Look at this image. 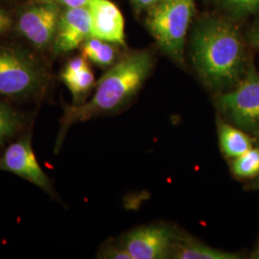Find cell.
I'll return each instance as SVG.
<instances>
[{
  "label": "cell",
  "instance_id": "1",
  "mask_svg": "<svg viewBox=\"0 0 259 259\" xmlns=\"http://www.w3.org/2000/svg\"><path fill=\"white\" fill-rule=\"evenodd\" d=\"M152 67L153 59L147 51L131 53L112 65L98 81L91 101L65 108L56 149H60L66 131L74 123L115 111L129 101L145 82Z\"/></svg>",
  "mask_w": 259,
  "mask_h": 259
},
{
  "label": "cell",
  "instance_id": "2",
  "mask_svg": "<svg viewBox=\"0 0 259 259\" xmlns=\"http://www.w3.org/2000/svg\"><path fill=\"white\" fill-rule=\"evenodd\" d=\"M191 58L204 83L225 89L237 83L245 63L244 45L238 30L228 21L209 19L195 30Z\"/></svg>",
  "mask_w": 259,
  "mask_h": 259
},
{
  "label": "cell",
  "instance_id": "3",
  "mask_svg": "<svg viewBox=\"0 0 259 259\" xmlns=\"http://www.w3.org/2000/svg\"><path fill=\"white\" fill-rule=\"evenodd\" d=\"M195 0H161L148 9L146 24L160 49L177 63L184 61L185 37Z\"/></svg>",
  "mask_w": 259,
  "mask_h": 259
},
{
  "label": "cell",
  "instance_id": "4",
  "mask_svg": "<svg viewBox=\"0 0 259 259\" xmlns=\"http://www.w3.org/2000/svg\"><path fill=\"white\" fill-rule=\"evenodd\" d=\"M42 75L37 63L15 49H0V95L22 97L34 93Z\"/></svg>",
  "mask_w": 259,
  "mask_h": 259
},
{
  "label": "cell",
  "instance_id": "5",
  "mask_svg": "<svg viewBox=\"0 0 259 259\" xmlns=\"http://www.w3.org/2000/svg\"><path fill=\"white\" fill-rule=\"evenodd\" d=\"M218 105L241 129L259 131V75L250 69L233 91L219 97Z\"/></svg>",
  "mask_w": 259,
  "mask_h": 259
},
{
  "label": "cell",
  "instance_id": "6",
  "mask_svg": "<svg viewBox=\"0 0 259 259\" xmlns=\"http://www.w3.org/2000/svg\"><path fill=\"white\" fill-rule=\"evenodd\" d=\"M61 14L57 4L35 2L19 15V32L37 48H47L54 42Z\"/></svg>",
  "mask_w": 259,
  "mask_h": 259
},
{
  "label": "cell",
  "instance_id": "7",
  "mask_svg": "<svg viewBox=\"0 0 259 259\" xmlns=\"http://www.w3.org/2000/svg\"><path fill=\"white\" fill-rule=\"evenodd\" d=\"M175 236L165 226H148L129 232L122 241L133 259H162L172 254Z\"/></svg>",
  "mask_w": 259,
  "mask_h": 259
},
{
  "label": "cell",
  "instance_id": "8",
  "mask_svg": "<svg viewBox=\"0 0 259 259\" xmlns=\"http://www.w3.org/2000/svg\"><path fill=\"white\" fill-rule=\"evenodd\" d=\"M0 170L8 171L51 192L49 178L39 166L29 138L11 144L0 156Z\"/></svg>",
  "mask_w": 259,
  "mask_h": 259
},
{
  "label": "cell",
  "instance_id": "9",
  "mask_svg": "<svg viewBox=\"0 0 259 259\" xmlns=\"http://www.w3.org/2000/svg\"><path fill=\"white\" fill-rule=\"evenodd\" d=\"M90 37H92V21L89 8H65L61 14L56 32V52H70L81 47Z\"/></svg>",
  "mask_w": 259,
  "mask_h": 259
},
{
  "label": "cell",
  "instance_id": "10",
  "mask_svg": "<svg viewBox=\"0 0 259 259\" xmlns=\"http://www.w3.org/2000/svg\"><path fill=\"white\" fill-rule=\"evenodd\" d=\"M91 14L92 37L113 45H125V21L119 8L111 0H93Z\"/></svg>",
  "mask_w": 259,
  "mask_h": 259
},
{
  "label": "cell",
  "instance_id": "11",
  "mask_svg": "<svg viewBox=\"0 0 259 259\" xmlns=\"http://www.w3.org/2000/svg\"><path fill=\"white\" fill-rule=\"evenodd\" d=\"M218 134L220 146L226 157L235 158L252 148L251 139L247 134L221 119L218 120Z\"/></svg>",
  "mask_w": 259,
  "mask_h": 259
},
{
  "label": "cell",
  "instance_id": "12",
  "mask_svg": "<svg viewBox=\"0 0 259 259\" xmlns=\"http://www.w3.org/2000/svg\"><path fill=\"white\" fill-rule=\"evenodd\" d=\"M172 257L178 259H237L239 255L208 247L199 242L181 241L174 245Z\"/></svg>",
  "mask_w": 259,
  "mask_h": 259
},
{
  "label": "cell",
  "instance_id": "13",
  "mask_svg": "<svg viewBox=\"0 0 259 259\" xmlns=\"http://www.w3.org/2000/svg\"><path fill=\"white\" fill-rule=\"evenodd\" d=\"M82 53L87 59L99 66H109L115 60V49L111 42L90 37L82 45Z\"/></svg>",
  "mask_w": 259,
  "mask_h": 259
},
{
  "label": "cell",
  "instance_id": "14",
  "mask_svg": "<svg viewBox=\"0 0 259 259\" xmlns=\"http://www.w3.org/2000/svg\"><path fill=\"white\" fill-rule=\"evenodd\" d=\"M232 172L238 178L250 179L259 175V147L251 148L245 154L235 157L232 162Z\"/></svg>",
  "mask_w": 259,
  "mask_h": 259
},
{
  "label": "cell",
  "instance_id": "15",
  "mask_svg": "<svg viewBox=\"0 0 259 259\" xmlns=\"http://www.w3.org/2000/svg\"><path fill=\"white\" fill-rule=\"evenodd\" d=\"M71 92L75 100H78L83 94L88 93L94 84V74L90 66L85 67L77 74L62 79Z\"/></svg>",
  "mask_w": 259,
  "mask_h": 259
},
{
  "label": "cell",
  "instance_id": "16",
  "mask_svg": "<svg viewBox=\"0 0 259 259\" xmlns=\"http://www.w3.org/2000/svg\"><path fill=\"white\" fill-rule=\"evenodd\" d=\"M19 126L20 118L18 113L7 105L0 103V146L18 131Z\"/></svg>",
  "mask_w": 259,
  "mask_h": 259
},
{
  "label": "cell",
  "instance_id": "17",
  "mask_svg": "<svg viewBox=\"0 0 259 259\" xmlns=\"http://www.w3.org/2000/svg\"><path fill=\"white\" fill-rule=\"evenodd\" d=\"M88 62L87 59L83 56L80 57H75L73 59H71L64 68L61 78H65V77H69L72 75L77 74L79 72H81L85 67H88Z\"/></svg>",
  "mask_w": 259,
  "mask_h": 259
},
{
  "label": "cell",
  "instance_id": "18",
  "mask_svg": "<svg viewBox=\"0 0 259 259\" xmlns=\"http://www.w3.org/2000/svg\"><path fill=\"white\" fill-rule=\"evenodd\" d=\"M225 2L230 8L239 13H248L259 7L256 0H225Z\"/></svg>",
  "mask_w": 259,
  "mask_h": 259
},
{
  "label": "cell",
  "instance_id": "19",
  "mask_svg": "<svg viewBox=\"0 0 259 259\" xmlns=\"http://www.w3.org/2000/svg\"><path fill=\"white\" fill-rule=\"evenodd\" d=\"M93 0H35V2H47L57 4L64 8H78L89 7Z\"/></svg>",
  "mask_w": 259,
  "mask_h": 259
},
{
  "label": "cell",
  "instance_id": "20",
  "mask_svg": "<svg viewBox=\"0 0 259 259\" xmlns=\"http://www.w3.org/2000/svg\"><path fill=\"white\" fill-rule=\"evenodd\" d=\"M102 257L111 259H133L127 250L122 246L118 248H108L104 251Z\"/></svg>",
  "mask_w": 259,
  "mask_h": 259
},
{
  "label": "cell",
  "instance_id": "21",
  "mask_svg": "<svg viewBox=\"0 0 259 259\" xmlns=\"http://www.w3.org/2000/svg\"><path fill=\"white\" fill-rule=\"evenodd\" d=\"M134 6L138 9H150L161 0H131Z\"/></svg>",
  "mask_w": 259,
  "mask_h": 259
},
{
  "label": "cell",
  "instance_id": "22",
  "mask_svg": "<svg viewBox=\"0 0 259 259\" xmlns=\"http://www.w3.org/2000/svg\"><path fill=\"white\" fill-rule=\"evenodd\" d=\"M9 24V17L2 10H0V33H2L6 28L8 27Z\"/></svg>",
  "mask_w": 259,
  "mask_h": 259
},
{
  "label": "cell",
  "instance_id": "23",
  "mask_svg": "<svg viewBox=\"0 0 259 259\" xmlns=\"http://www.w3.org/2000/svg\"><path fill=\"white\" fill-rule=\"evenodd\" d=\"M250 40L254 45V47H257L259 50V27L254 29L250 34Z\"/></svg>",
  "mask_w": 259,
  "mask_h": 259
},
{
  "label": "cell",
  "instance_id": "24",
  "mask_svg": "<svg viewBox=\"0 0 259 259\" xmlns=\"http://www.w3.org/2000/svg\"><path fill=\"white\" fill-rule=\"evenodd\" d=\"M252 258L259 259V246L258 248L256 249V250L252 253V256H251Z\"/></svg>",
  "mask_w": 259,
  "mask_h": 259
},
{
  "label": "cell",
  "instance_id": "25",
  "mask_svg": "<svg viewBox=\"0 0 259 259\" xmlns=\"http://www.w3.org/2000/svg\"><path fill=\"white\" fill-rule=\"evenodd\" d=\"M253 188H255V189L259 190V175L256 177V181H255V183L253 184Z\"/></svg>",
  "mask_w": 259,
  "mask_h": 259
},
{
  "label": "cell",
  "instance_id": "26",
  "mask_svg": "<svg viewBox=\"0 0 259 259\" xmlns=\"http://www.w3.org/2000/svg\"><path fill=\"white\" fill-rule=\"evenodd\" d=\"M256 1H257V3H258V5H259V0H256Z\"/></svg>",
  "mask_w": 259,
  "mask_h": 259
}]
</instances>
